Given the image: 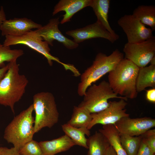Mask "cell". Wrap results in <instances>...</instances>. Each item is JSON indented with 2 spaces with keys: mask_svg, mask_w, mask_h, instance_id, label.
<instances>
[{
  "mask_svg": "<svg viewBox=\"0 0 155 155\" xmlns=\"http://www.w3.org/2000/svg\"><path fill=\"white\" fill-rule=\"evenodd\" d=\"M65 134L69 137L75 145L88 149L87 140L86 135L89 137L90 135V130L87 128H77L72 126L67 123L61 125Z\"/></svg>",
  "mask_w": 155,
  "mask_h": 155,
  "instance_id": "obj_20",
  "label": "cell"
},
{
  "mask_svg": "<svg viewBox=\"0 0 155 155\" xmlns=\"http://www.w3.org/2000/svg\"><path fill=\"white\" fill-rule=\"evenodd\" d=\"M136 86L138 93L145 90L147 87L155 88V65L150 64L139 68Z\"/></svg>",
  "mask_w": 155,
  "mask_h": 155,
  "instance_id": "obj_19",
  "label": "cell"
},
{
  "mask_svg": "<svg viewBox=\"0 0 155 155\" xmlns=\"http://www.w3.org/2000/svg\"><path fill=\"white\" fill-rule=\"evenodd\" d=\"M146 99L151 102H155V88H152L146 90Z\"/></svg>",
  "mask_w": 155,
  "mask_h": 155,
  "instance_id": "obj_30",
  "label": "cell"
},
{
  "mask_svg": "<svg viewBox=\"0 0 155 155\" xmlns=\"http://www.w3.org/2000/svg\"><path fill=\"white\" fill-rule=\"evenodd\" d=\"M8 64V69L0 82V104L9 106L14 113V105L25 93L28 81L20 73L17 60Z\"/></svg>",
  "mask_w": 155,
  "mask_h": 155,
  "instance_id": "obj_2",
  "label": "cell"
},
{
  "mask_svg": "<svg viewBox=\"0 0 155 155\" xmlns=\"http://www.w3.org/2000/svg\"><path fill=\"white\" fill-rule=\"evenodd\" d=\"M32 104L35 113L34 131L37 133L42 128H51L59 121V113L53 94L42 92L35 94Z\"/></svg>",
  "mask_w": 155,
  "mask_h": 155,
  "instance_id": "obj_5",
  "label": "cell"
},
{
  "mask_svg": "<svg viewBox=\"0 0 155 155\" xmlns=\"http://www.w3.org/2000/svg\"><path fill=\"white\" fill-rule=\"evenodd\" d=\"M5 37L3 44L5 46H10L18 44L27 46L43 55L47 59L50 66H52L54 61L62 65L66 70L69 68V64L62 63L59 58L51 54L49 45L43 40L36 30H31L20 36L7 35Z\"/></svg>",
  "mask_w": 155,
  "mask_h": 155,
  "instance_id": "obj_7",
  "label": "cell"
},
{
  "mask_svg": "<svg viewBox=\"0 0 155 155\" xmlns=\"http://www.w3.org/2000/svg\"><path fill=\"white\" fill-rule=\"evenodd\" d=\"M66 34L73 37V40L78 44L96 38H103L112 43L117 40L97 21L82 28L68 31Z\"/></svg>",
  "mask_w": 155,
  "mask_h": 155,
  "instance_id": "obj_13",
  "label": "cell"
},
{
  "mask_svg": "<svg viewBox=\"0 0 155 155\" xmlns=\"http://www.w3.org/2000/svg\"><path fill=\"white\" fill-rule=\"evenodd\" d=\"M123 51L125 58L139 68L146 66L155 55V38L137 43H126Z\"/></svg>",
  "mask_w": 155,
  "mask_h": 155,
  "instance_id": "obj_8",
  "label": "cell"
},
{
  "mask_svg": "<svg viewBox=\"0 0 155 155\" xmlns=\"http://www.w3.org/2000/svg\"><path fill=\"white\" fill-rule=\"evenodd\" d=\"M152 151L155 153V129H150L141 135Z\"/></svg>",
  "mask_w": 155,
  "mask_h": 155,
  "instance_id": "obj_27",
  "label": "cell"
},
{
  "mask_svg": "<svg viewBox=\"0 0 155 155\" xmlns=\"http://www.w3.org/2000/svg\"><path fill=\"white\" fill-rule=\"evenodd\" d=\"M19 151L20 155H42L39 142L33 140L26 143Z\"/></svg>",
  "mask_w": 155,
  "mask_h": 155,
  "instance_id": "obj_26",
  "label": "cell"
},
{
  "mask_svg": "<svg viewBox=\"0 0 155 155\" xmlns=\"http://www.w3.org/2000/svg\"><path fill=\"white\" fill-rule=\"evenodd\" d=\"M154 155H155L154 154Z\"/></svg>",
  "mask_w": 155,
  "mask_h": 155,
  "instance_id": "obj_35",
  "label": "cell"
},
{
  "mask_svg": "<svg viewBox=\"0 0 155 155\" xmlns=\"http://www.w3.org/2000/svg\"><path fill=\"white\" fill-rule=\"evenodd\" d=\"M92 120L91 113L88 110L74 106L71 118L67 123L75 127L87 128Z\"/></svg>",
  "mask_w": 155,
  "mask_h": 155,
  "instance_id": "obj_23",
  "label": "cell"
},
{
  "mask_svg": "<svg viewBox=\"0 0 155 155\" xmlns=\"http://www.w3.org/2000/svg\"><path fill=\"white\" fill-rule=\"evenodd\" d=\"M42 25L27 18H15L7 19L0 25V30L2 36L22 35L33 29H38Z\"/></svg>",
  "mask_w": 155,
  "mask_h": 155,
  "instance_id": "obj_14",
  "label": "cell"
},
{
  "mask_svg": "<svg viewBox=\"0 0 155 155\" xmlns=\"http://www.w3.org/2000/svg\"><path fill=\"white\" fill-rule=\"evenodd\" d=\"M42 155H55L65 152L75 145L72 140L65 134L50 140L39 142Z\"/></svg>",
  "mask_w": 155,
  "mask_h": 155,
  "instance_id": "obj_16",
  "label": "cell"
},
{
  "mask_svg": "<svg viewBox=\"0 0 155 155\" xmlns=\"http://www.w3.org/2000/svg\"><path fill=\"white\" fill-rule=\"evenodd\" d=\"M9 67V64L5 65L3 67L0 68V82L7 72Z\"/></svg>",
  "mask_w": 155,
  "mask_h": 155,
  "instance_id": "obj_31",
  "label": "cell"
},
{
  "mask_svg": "<svg viewBox=\"0 0 155 155\" xmlns=\"http://www.w3.org/2000/svg\"><path fill=\"white\" fill-rule=\"evenodd\" d=\"M98 131L107 138L117 155H127L121 144L120 134L113 125H103Z\"/></svg>",
  "mask_w": 155,
  "mask_h": 155,
  "instance_id": "obj_21",
  "label": "cell"
},
{
  "mask_svg": "<svg viewBox=\"0 0 155 155\" xmlns=\"http://www.w3.org/2000/svg\"><path fill=\"white\" fill-rule=\"evenodd\" d=\"M125 100L121 99L118 101H109L108 107L98 113L91 114L92 120L87 128L90 130L95 125H114L121 118L129 116L126 113L125 107L127 103Z\"/></svg>",
  "mask_w": 155,
  "mask_h": 155,
  "instance_id": "obj_10",
  "label": "cell"
},
{
  "mask_svg": "<svg viewBox=\"0 0 155 155\" xmlns=\"http://www.w3.org/2000/svg\"><path fill=\"white\" fill-rule=\"evenodd\" d=\"M142 138L141 135L132 136L120 134L121 144L127 155H136Z\"/></svg>",
  "mask_w": 155,
  "mask_h": 155,
  "instance_id": "obj_24",
  "label": "cell"
},
{
  "mask_svg": "<svg viewBox=\"0 0 155 155\" xmlns=\"http://www.w3.org/2000/svg\"><path fill=\"white\" fill-rule=\"evenodd\" d=\"M33 111L32 104L14 117L5 129L4 138L18 150L33 140L34 134Z\"/></svg>",
  "mask_w": 155,
  "mask_h": 155,
  "instance_id": "obj_3",
  "label": "cell"
},
{
  "mask_svg": "<svg viewBox=\"0 0 155 155\" xmlns=\"http://www.w3.org/2000/svg\"><path fill=\"white\" fill-rule=\"evenodd\" d=\"M150 63L151 65H155V56L152 58Z\"/></svg>",
  "mask_w": 155,
  "mask_h": 155,
  "instance_id": "obj_34",
  "label": "cell"
},
{
  "mask_svg": "<svg viewBox=\"0 0 155 155\" xmlns=\"http://www.w3.org/2000/svg\"><path fill=\"white\" fill-rule=\"evenodd\" d=\"M83 101L78 106L84 107L91 114L99 112L106 108L109 105L108 100L112 98L123 99L125 97L119 96L115 93L108 82L103 80L98 85L93 84L86 90Z\"/></svg>",
  "mask_w": 155,
  "mask_h": 155,
  "instance_id": "obj_6",
  "label": "cell"
},
{
  "mask_svg": "<svg viewBox=\"0 0 155 155\" xmlns=\"http://www.w3.org/2000/svg\"><path fill=\"white\" fill-rule=\"evenodd\" d=\"M110 0H92L90 5L96 16L97 20L117 40L119 36L111 28L108 21Z\"/></svg>",
  "mask_w": 155,
  "mask_h": 155,
  "instance_id": "obj_17",
  "label": "cell"
},
{
  "mask_svg": "<svg viewBox=\"0 0 155 155\" xmlns=\"http://www.w3.org/2000/svg\"><path fill=\"white\" fill-rule=\"evenodd\" d=\"M92 0H61L55 5L52 13L54 16L64 11L65 14L60 23L63 24L71 21L73 15L87 7L90 6Z\"/></svg>",
  "mask_w": 155,
  "mask_h": 155,
  "instance_id": "obj_15",
  "label": "cell"
},
{
  "mask_svg": "<svg viewBox=\"0 0 155 155\" xmlns=\"http://www.w3.org/2000/svg\"><path fill=\"white\" fill-rule=\"evenodd\" d=\"M120 134L132 136L141 135L155 126V119L150 117L121 118L113 125Z\"/></svg>",
  "mask_w": 155,
  "mask_h": 155,
  "instance_id": "obj_11",
  "label": "cell"
},
{
  "mask_svg": "<svg viewBox=\"0 0 155 155\" xmlns=\"http://www.w3.org/2000/svg\"><path fill=\"white\" fill-rule=\"evenodd\" d=\"M123 58V54L118 49L108 56L102 53L97 54L92 65L81 75L77 90L79 96H84L92 83L113 69Z\"/></svg>",
  "mask_w": 155,
  "mask_h": 155,
  "instance_id": "obj_4",
  "label": "cell"
},
{
  "mask_svg": "<svg viewBox=\"0 0 155 155\" xmlns=\"http://www.w3.org/2000/svg\"><path fill=\"white\" fill-rule=\"evenodd\" d=\"M0 155H20L19 150L14 147L8 148L0 146Z\"/></svg>",
  "mask_w": 155,
  "mask_h": 155,
  "instance_id": "obj_29",
  "label": "cell"
},
{
  "mask_svg": "<svg viewBox=\"0 0 155 155\" xmlns=\"http://www.w3.org/2000/svg\"><path fill=\"white\" fill-rule=\"evenodd\" d=\"M117 23L126 34L128 43L140 42L154 36L152 29L146 27L132 14L122 16Z\"/></svg>",
  "mask_w": 155,
  "mask_h": 155,
  "instance_id": "obj_9",
  "label": "cell"
},
{
  "mask_svg": "<svg viewBox=\"0 0 155 155\" xmlns=\"http://www.w3.org/2000/svg\"><path fill=\"white\" fill-rule=\"evenodd\" d=\"M104 155H117L113 148L110 145L108 148Z\"/></svg>",
  "mask_w": 155,
  "mask_h": 155,
  "instance_id": "obj_33",
  "label": "cell"
},
{
  "mask_svg": "<svg viewBox=\"0 0 155 155\" xmlns=\"http://www.w3.org/2000/svg\"><path fill=\"white\" fill-rule=\"evenodd\" d=\"M132 15L143 24L149 26L153 31L155 30V7L154 5H139L134 9Z\"/></svg>",
  "mask_w": 155,
  "mask_h": 155,
  "instance_id": "obj_22",
  "label": "cell"
},
{
  "mask_svg": "<svg viewBox=\"0 0 155 155\" xmlns=\"http://www.w3.org/2000/svg\"><path fill=\"white\" fill-rule=\"evenodd\" d=\"M60 23L59 18H52L47 24L35 30L43 40L51 46L53 45V41L56 40L68 49L77 48L78 44L65 36L59 30L58 26Z\"/></svg>",
  "mask_w": 155,
  "mask_h": 155,
  "instance_id": "obj_12",
  "label": "cell"
},
{
  "mask_svg": "<svg viewBox=\"0 0 155 155\" xmlns=\"http://www.w3.org/2000/svg\"><path fill=\"white\" fill-rule=\"evenodd\" d=\"M139 68L129 60L122 59L108 73V82L113 92L127 99L135 98L138 94L136 83Z\"/></svg>",
  "mask_w": 155,
  "mask_h": 155,
  "instance_id": "obj_1",
  "label": "cell"
},
{
  "mask_svg": "<svg viewBox=\"0 0 155 155\" xmlns=\"http://www.w3.org/2000/svg\"><path fill=\"white\" fill-rule=\"evenodd\" d=\"M6 20V16L3 7L1 6L0 9V25Z\"/></svg>",
  "mask_w": 155,
  "mask_h": 155,
  "instance_id": "obj_32",
  "label": "cell"
},
{
  "mask_svg": "<svg viewBox=\"0 0 155 155\" xmlns=\"http://www.w3.org/2000/svg\"><path fill=\"white\" fill-rule=\"evenodd\" d=\"M87 145L88 149L87 155H104L110 146L106 137L96 131L87 138Z\"/></svg>",
  "mask_w": 155,
  "mask_h": 155,
  "instance_id": "obj_18",
  "label": "cell"
},
{
  "mask_svg": "<svg viewBox=\"0 0 155 155\" xmlns=\"http://www.w3.org/2000/svg\"><path fill=\"white\" fill-rule=\"evenodd\" d=\"M24 54L21 49H11L10 46H6L0 43V68L5 65V62L17 60Z\"/></svg>",
  "mask_w": 155,
  "mask_h": 155,
  "instance_id": "obj_25",
  "label": "cell"
},
{
  "mask_svg": "<svg viewBox=\"0 0 155 155\" xmlns=\"http://www.w3.org/2000/svg\"><path fill=\"white\" fill-rule=\"evenodd\" d=\"M155 153L142 137L140 146L136 155H154Z\"/></svg>",
  "mask_w": 155,
  "mask_h": 155,
  "instance_id": "obj_28",
  "label": "cell"
}]
</instances>
